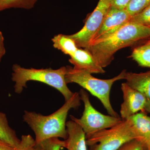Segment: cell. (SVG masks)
I'll use <instances>...</instances> for the list:
<instances>
[{
  "label": "cell",
  "instance_id": "1",
  "mask_svg": "<svg viewBox=\"0 0 150 150\" xmlns=\"http://www.w3.org/2000/svg\"><path fill=\"white\" fill-rule=\"evenodd\" d=\"M81 100L79 93L75 92L62 107L50 115H44L33 111H24L23 121L34 132L35 144L52 138L67 139L66 123L68 113L71 109L79 107Z\"/></svg>",
  "mask_w": 150,
  "mask_h": 150
},
{
  "label": "cell",
  "instance_id": "2",
  "mask_svg": "<svg viewBox=\"0 0 150 150\" xmlns=\"http://www.w3.org/2000/svg\"><path fill=\"white\" fill-rule=\"evenodd\" d=\"M150 37V27L129 22L105 39L92 42L85 48L103 68L110 64L118 50Z\"/></svg>",
  "mask_w": 150,
  "mask_h": 150
},
{
  "label": "cell",
  "instance_id": "3",
  "mask_svg": "<svg viewBox=\"0 0 150 150\" xmlns=\"http://www.w3.org/2000/svg\"><path fill=\"white\" fill-rule=\"evenodd\" d=\"M12 80L15 83L14 92L21 94L27 87L29 81H35L46 84L54 88L62 94L65 101L72 96L74 93L67 86L65 76L67 73V67H61L57 69L51 68L45 69H26L17 64L12 67Z\"/></svg>",
  "mask_w": 150,
  "mask_h": 150
},
{
  "label": "cell",
  "instance_id": "4",
  "mask_svg": "<svg viewBox=\"0 0 150 150\" xmlns=\"http://www.w3.org/2000/svg\"><path fill=\"white\" fill-rule=\"evenodd\" d=\"M65 80L67 84L76 83L97 98L102 103L108 114L114 117H120L115 112L110 101V93L113 83L116 81L125 79L126 70H123L118 76L108 79H100L92 76L90 73L67 66Z\"/></svg>",
  "mask_w": 150,
  "mask_h": 150
},
{
  "label": "cell",
  "instance_id": "5",
  "mask_svg": "<svg viewBox=\"0 0 150 150\" xmlns=\"http://www.w3.org/2000/svg\"><path fill=\"white\" fill-rule=\"evenodd\" d=\"M88 150H116L126 142L137 139L129 118L108 129L86 137Z\"/></svg>",
  "mask_w": 150,
  "mask_h": 150
},
{
  "label": "cell",
  "instance_id": "6",
  "mask_svg": "<svg viewBox=\"0 0 150 150\" xmlns=\"http://www.w3.org/2000/svg\"><path fill=\"white\" fill-rule=\"evenodd\" d=\"M79 93L84 105L82 115L80 118L72 115L70 118L81 126L86 137L103 129L111 128L123 121L121 117L104 115L96 110L92 105L88 94L83 89H81Z\"/></svg>",
  "mask_w": 150,
  "mask_h": 150
},
{
  "label": "cell",
  "instance_id": "7",
  "mask_svg": "<svg viewBox=\"0 0 150 150\" xmlns=\"http://www.w3.org/2000/svg\"><path fill=\"white\" fill-rule=\"evenodd\" d=\"M111 6L110 0H99L96 8L87 19L83 28L79 32L68 35L74 41L78 48L85 49L88 47L102 25Z\"/></svg>",
  "mask_w": 150,
  "mask_h": 150
},
{
  "label": "cell",
  "instance_id": "8",
  "mask_svg": "<svg viewBox=\"0 0 150 150\" xmlns=\"http://www.w3.org/2000/svg\"><path fill=\"white\" fill-rule=\"evenodd\" d=\"M123 101L120 109L121 118L127 119L139 111H147L150 113V105L146 97L134 89L126 83L121 84Z\"/></svg>",
  "mask_w": 150,
  "mask_h": 150
},
{
  "label": "cell",
  "instance_id": "9",
  "mask_svg": "<svg viewBox=\"0 0 150 150\" xmlns=\"http://www.w3.org/2000/svg\"><path fill=\"white\" fill-rule=\"evenodd\" d=\"M131 17L126 9H121L111 6L102 25L93 36L91 43L105 39L115 33L128 23Z\"/></svg>",
  "mask_w": 150,
  "mask_h": 150
},
{
  "label": "cell",
  "instance_id": "10",
  "mask_svg": "<svg viewBox=\"0 0 150 150\" xmlns=\"http://www.w3.org/2000/svg\"><path fill=\"white\" fill-rule=\"evenodd\" d=\"M69 61L74 68L84 70L90 74H104L105 71L96 62L93 56L88 50L78 48L71 56Z\"/></svg>",
  "mask_w": 150,
  "mask_h": 150
},
{
  "label": "cell",
  "instance_id": "11",
  "mask_svg": "<svg viewBox=\"0 0 150 150\" xmlns=\"http://www.w3.org/2000/svg\"><path fill=\"white\" fill-rule=\"evenodd\" d=\"M131 127L137 139L142 141L146 150L150 146V116L145 111L136 113L129 117Z\"/></svg>",
  "mask_w": 150,
  "mask_h": 150
},
{
  "label": "cell",
  "instance_id": "12",
  "mask_svg": "<svg viewBox=\"0 0 150 150\" xmlns=\"http://www.w3.org/2000/svg\"><path fill=\"white\" fill-rule=\"evenodd\" d=\"M68 137L65 140L68 150H87L85 133L81 126L72 120L67 121Z\"/></svg>",
  "mask_w": 150,
  "mask_h": 150
},
{
  "label": "cell",
  "instance_id": "13",
  "mask_svg": "<svg viewBox=\"0 0 150 150\" xmlns=\"http://www.w3.org/2000/svg\"><path fill=\"white\" fill-rule=\"evenodd\" d=\"M125 79L128 85L146 97L150 105V71L140 73L126 72Z\"/></svg>",
  "mask_w": 150,
  "mask_h": 150
},
{
  "label": "cell",
  "instance_id": "14",
  "mask_svg": "<svg viewBox=\"0 0 150 150\" xmlns=\"http://www.w3.org/2000/svg\"><path fill=\"white\" fill-rule=\"evenodd\" d=\"M0 141L18 147L21 140L18 138L15 131L9 125L5 113L0 111Z\"/></svg>",
  "mask_w": 150,
  "mask_h": 150
},
{
  "label": "cell",
  "instance_id": "15",
  "mask_svg": "<svg viewBox=\"0 0 150 150\" xmlns=\"http://www.w3.org/2000/svg\"><path fill=\"white\" fill-rule=\"evenodd\" d=\"M52 40L54 48L70 56H71L78 48L74 41L68 35L59 34L54 36Z\"/></svg>",
  "mask_w": 150,
  "mask_h": 150
},
{
  "label": "cell",
  "instance_id": "16",
  "mask_svg": "<svg viewBox=\"0 0 150 150\" xmlns=\"http://www.w3.org/2000/svg\"><path fill=\"white\" fill-rule=\"evenodd\" d=\"M131 57L140 66L150 68V40L134 48Z\"/></svg>",
  "mask_w": 150,
  "mask_h": 150
},
{
  "label": "cell",
  "instance_id": "17",
  "mask_svg": "<svg viewBox=\"0 0 150 150\" xmlns=\"http://www.w3.org/2000/svg\"><path fill=\"white\" fill-rule=\"evenodd\" d=\"M38 0H0V11L11 8L29 10L34 7Z\"/></svg>",
  "mask_w": 150,
  "mask_h": 150
},
{
  "label": "cell",
  "instance_id": "18",
  "mask_svg": "<svg viewBox=\"0 0 150 150\" xmlns=\"http://www.w3.org/2000/svg\"><path fill=\"white\" fill-rule=\"evenodd\" d=\"M129 22L150 27V5L139 13L131 16Z\"/></svg>",
  "mask_w": 150,
  "mask_h": 150
},
{
  "label": "cell",
  "instance_id": "19",
  "mask_svg": "<svg viewBox=\"0 0 150 150\" xmlns=\"http://www.w3.org/2000/svg\"><path fill=\"white\" fill-rule=\"evenodd\" d=\"M150 5V0H131L126 9L131 16L139 13Z\"/></svg>",
  "mask_w": 150,
  "mask_h": 150
},
{
  "label": "cell",
  "instance_id": "20",
  "mask_svg": "<svg viewBox=\"0 0 150 150\" xmlns=\"http://www.w3.org/2000/svg\"><path fill=\"white\" fill-rule=\"evenodd\" d=\"M38 144L43 150H61L66 146L65 141H62L59 138H50Z\"/></svg>",
  "mask_w": 150,
  "mask_h": 150
},
{
  "label": "cell",
  "instance_id": "21",
  "mask_svg": "<svg viewBox=\"0 0 150 150\" xmlns=\"http://www.w3.org/2000/svg\"><path fill=\"white\" fill-rule=\"evenodd\" d=\"M35 145V140L31 135H23L17 150H33Z\"/></svg>",
  "mask_w": 150,
  "mask_h": 150
},
{
  "label": "cell",
  "instance_id": "22",
  "mask_svg": "<svg viewBox=\"0 0 150 150\" xmlns=\"http://www.w3.org/2000/svg\"><path fill=\"white\" fill-rule=\"evenodd\" d=\"M116 150H146V146L142 141L135 139L126 142Z\"/></svg>",
  "mask_w": 150,
  "mask_h": 150
},
{
  "label": "cell",
  "instance_id": "23",
  "mask_svg": "<svg viewBox=\"0 0 150 150\" xmlns=\"http://www.w3.org/2000/svg\"><path fill=\"white\" fill-rule=\"evenodd\" d=\"M111 6L117 8L126 9L131 0H110Z\"/></svg>",
  "mask_w": 150,
  "mask_h": 150
},
{
  "label": "cell",
  "instance_id": "24",
  "mask_svg": "<svg viewBox=\"0 0 150 150\" xmlns=\"http://www.w3.org/2000/svg\"><path fill=\"white\" fill-rule=\"evenodd\" d=\"M6 48L4 45V39L2 33L0 30V62L6 54Z\"/></svg>",
  "mask_w": 150,
  "mask_h": 150
},
{
  "label": "cell",
  "instance_id": "25",
  "mask_svg": "<svg viewBox=\"0 0 150 150\" xmlns=\"http://www.w3.org/2000/svg\"><path fill=\"white\" fill-rule=\"evenodd\" d=\"M0 150H17V148L0 141Z\"/></svg>",
  "mask_w": 150,
  "mask_h": 150
},
{
  "label": "cell",
  "instance_id": "26",
  "mask_svg": "<svg viewBox=\"0 0 150 150\" xmlns=\"http://www.w3.org/2000/svg\"><path fill=\"white\" fill-rule=\"evenodd\" d=\"M33 150H43L40 145L35 144Z\"/></svg>",
  "mask_w": 150,
  "mask_h": 150
},
{
  "label": "cell",
  "instance_id": "27",
  "mask_svg": "<svg viewBox=\"0 0 150 150\" xmlns=\"http://www.w3.org/2000/svg\"><path fill=\"white\" fill-rule=\"evenodd\" d=\"M146 150H150V146L146 149Z\"/></svg>",
  "mask_w": 150,
  "mask_h": 150
}]
</instances>
